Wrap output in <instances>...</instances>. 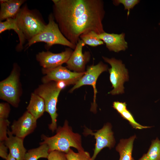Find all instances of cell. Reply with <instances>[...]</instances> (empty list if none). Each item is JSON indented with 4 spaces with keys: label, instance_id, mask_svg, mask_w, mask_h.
Returning <instances> with one entry per match:
<instances>
[{
    "label": "cell",
    "instance_id": "24",
    "mask_svg": "<svg viewBox=\"0 0 160 160\" xmlns=\"http://www.w3.org/2000/svg\"><path fill=\"white\" fill-rule=\"evenodd\" d=\"M119 114L124 119L127 120L132 127L135 129H142L151 127L142 126L136 122L132 114L127 109L124 110Z\"/></svg>",
    "mask_w": 160,
    "mask_h": 160
},
{
    "label": "cell",
    "instance_id": "25",
    "mask_svg": "<svg viewBox=\"0 0 160 160\" xmlns=\"http://www.w3.org/2000/svg\"><path fill=\"white\" fill-rule=\"evenodd\" d=\"M140 1L139 0H115L113 1V4L115 6H118L120 4H123L124 10H128L127 16H128L130 10L133 9Z\"/></svg>",
    "mask_w": 160,
    "mask_h": 160
},
{
    "label": "cell",
    "instance_id": "6",
    "mask_svg": "<svg viewBox=\"0 0 160 160\" xmlns=\"http://www.w3.org/2000/svg\"><path fill=\"white\" fill-rule=\"evenodd\" d=\"M20 68L14 64L9 75L0 82V98L15 107H18L22 94L20 81Z\"/></svg>",
    "mask_w": 160,
    "mask_h": 160
},
{
    "label": "cell",
    "instance_id": "16",
    "mask_svg": "<svg viewBox=\"0 0 160 160\" xmlns=\"http://www.w3.org/2000/svg\"><path fill=\"white\" fill-rule=\"evenodd\" d=\"M25 0H1L0 21L15 17Z\"/></svg>",
    "mask_w": 160,
    "mask_h": 160
},
{
    "label": "cell",
    "instance_id": "32",
    "mask_svg": "<svg viewBox=\"0 0 160 160\" xmlns=\"http://www.w3.org/2000/svg\"><path fill=\"white\" fill-rule=\"evenodd\" d=\"M6 160H16L15 158H13L10 153H9Z\"/></svg>",
    "mask_w": 160,
    "mask_h": 160
},
{
    "label": "cell",
    "instance_id": "17",
    "mask_svg": "<svg viewBox=\"0 0 160 160\" xmlns=\"http://www.w3.org/2000/svg\"><path fill=\"white\" fill-rule=\"evenodd\" d=\"M14 30L17 34L19 43L16 46V49L18 51L23 49V45L26 40L22 31L18 26L15 17L10 18L3 22H0V33L7 30Z\"/></svg>",
    "mask_w": 160,
    "mask_h": 160
},
{
    "label": "cell",
    "instance_id": "3",
    "mask_svg": "<svg viewBox=\"0 0 160 160\" xmlns=\"http://www.w3.org/2000/svg\"><path fill=\"white\" fill-rule=\"evenodd\" d=\"M15 18L28 41L43 31L47 25L39 13L29 9L26 4L20 8Z\"/></svg>",
    "mask_w": 160,
    "mask_h": 160
},
{
    "label": "cell",
    "instance_id": "19",
    "mask_svg": "<svg viewBox=\"0 0 160 160\" xmlns=\"http://www.w3.org/2000/svg\"><path fill=\"white\" fill-rule=\"evenodd\" d=\"M136 137L134 135L127 139H122L116 148L120 155L119 160H134L132 156L133 144Z\"/></svg>",
    "mask_w": 160,
    "mask_h": 160
},
{
    "label": "cell",
    "instance_id": "29",
    "mask_svg": "<svg viewBox=\"0 0 160 160\" xmlns=\"http://www.w3.org/2000/svg\"><path fill=\"white\" fill-rule=\"evenodd\" d=\"M113 107L119 114L127 109V104L125 102L114 101L113 104Z\"/></svg>",
    "mask_w": 160,
    "mask_h": 160
},
{
    "label": "cell",
    "instance_id": "15",
    "mask_svg": "<svg viewBox=\"0 0 160 160\" xmlns=\"http://www.w3.org/2000/svg\"><path fill=\"white\" fill-rule=\"evenodd\" d=\"M8 136L4 143L9 153L16 160H24L26 150L23 145L24 139L13 135L8 129Z\"/></svg>",
    "mask_w": 160,
    "mask_h": 160
},
{
    "label": "cell",
    "instance_id": "31",
    "mask_svg": "<svg viewBox=\"0 0 160 160\" xmlns=\"http://www.w3.org/2000/svg\"><path fill=\"white\" fill-rule=\"evenodd\" d=\"M139 160H150L146 154H144Z\"/></svg>",
    "mask_w": 160,
    "mask_h": 160
},
{
    "label": "cell",
    "instance_id": "28",
    "mask_svg": "<svg viewBox=\"0 0 160 160\" xmlns=\"http://www.w3.org/2000/svg\"><path fill=\"white\" fill-rule=\"evenodd\" d=\"M10 111L9 103H0V119H7Z\"/></svg>",
    "mask_w": 160,
    "mask_h": 160
},
{
    "label": "cell",
    "instance_id": "33",
    "mask_svg": "<svg viewBox=\"0 0 160 160\" xmlns=\"http://www.w3.org/2000/svg\"><path fill=\"white\" fill-rule=\"evenodd\" d=\"M159 25H160V23H159Z\"/></svg>",
    "mask_w": 160,
    "mask_h": 160
},
{
    "label": "cell",
    "instance_id": "11",
    "mask_svg": "<svg viewBox=\"0 0 160 160\" xmlns=\"http://www.w3.org/2000/svg\"><path fill=\"white\" fill-rule=\"evenodd\" d=\"M72 49L67 48L64 51L57 53L43 51L36 55V59L42 68H54L67 62L73 51Z\"/></svg>",
    "mask_w": 160,
    "mask_h": 160
},
{
    "label": "cell",
    "instance_id": "21",
    "mask_svg": "<svg viewBox=\"0 0 160 160\" xmlns=\"http://www.w3.org/2000/svg\"><path fill=\"white\" fill-rule=\"evenodd\" d=\"M99 35L95 32L91 31L81 34L80 36V39L85 44L91 47H96L104 43L100 39Z\"/></svg>",
    "mask_w": 160,
    "mask_h": 160
},
{
    "label": "cell",
    "instance_id": "8",
    "mask_svg": "<svg viewBox=\"0 0 160 160\" xmlns=\"http://www.w3.org/2000/svg\"><path fill=\"white\" fill-rule=\"evenodd\" d=\"M42 71L44 75L42 79L43 83L52 81H63L67 85L75 84L85 72H72L62 65L52 69L42 68Z\"/></svg>",
    "mask_w": 160,
    "mask_h": 160
},
{
    "label": "cell",
    "instance_id": "13",
    "mask_svg": "<svg viewBox=\"0 0 160 160\" xmlns=\"http://www.w3.org/2000/svg\"><path fill=\"white\" fill-rule=\"evenodd\" d=\"M37 120L26 111L17 120L14 121L11 126V132L14 135L24 139L36 128Z\"/></svg>",
    "mask_w": 160,
    "mask_h": 160
},
{
    "label": "cell",
    "instance_id": "18",
    "mask_svg": "<svg viewBox=\"0 0 160 160\" xmlns=\"http://www.w3.org/2000/svg\"><path fill=\"white\" fill-rule=\"evenodd\" d=\"M27 109L37 120L42 116L45 111L44 100L37 94L34 92L32 93Z\"/></svg>",
    "mask_w": 160,
    "mask_h": 160
},
{
    "label": "cell",
    "instance_id": "10",
    "mask_svg": "<svg viewBox=\"0 0 160 160\" xmlns=\"http://www.w3.org/2000/svg\"><path fill=\"white\" fill-rule=\"evenodd\" d=\"M111 129L110 123L106 124L102 128L95 132L88 128H85L84 134L94 136L96 140L94 153L90 160H95L97 154L103 148L108 147L110 149L114 147L115 141Z\"/></svg>",
    "mask_w": 160,
    "mask_h": 160
},
{
    "label": "cell",
    "instance_id": "27",
    "mask_svg": "<svg viewBox=\"0 0 160 160\" xmlns=\"http://www.w3.org/2000/svg\"><path fill=\"white\" fill-rule=\"evenodd\" d=\"M47 159L48 160H67L65 153L57 151L50 152Z\"/></svg>",
    "mask_w": 160,
    "mask_h": 160
},
{
    "label": "cell",
    "instance_id": "4",
    "mask_svg": "<svg viewBox=\"0 0 160 160\" xmlns=\"http://www.w3.org/2000/svg\"><path fill=\"white\" fill-rule=\"evenodd\" d=\"M28 41L25 46L26 49L32 45L39 42L45 43L47 49H49L55 44L66 46L74 49L76 46L63 35L52 13L49 15L48 23L44 30Z\"/></svg>",
    "mask_w": 160,
    "mask_h": 160
},
{
    "label": "cell",
    "instance_id": "14",
    "mask_svg": "<svg viewBox=\"0 0 160 160\" xmlns=\"http://www.w3.org/2000/svg\"><path fill=\"white\" fill-rule=\"evenodd\" d=\"M99 36L110 51L118 52L121 51H124L128 48V44L125 40L124 33L118 34L105 32L99 34Z\"/></svg>",
    "mask_w": 160,
    "mask_h": 160
},
{
    "label": "cell",
    "instance_id": "23",
    "mask_svg": "<svg viewBox=\"0 0 160 160\" xmlns=\"http://www.w3.org/2000/svg\"><path fill=\"white\" fill-rule=\"evenodd\" d=\"M66 156L67 160H90L91 158L87 151H84L76 153L71 149L66 153Z\"/></svg>",
    "mask_w": 160,
    "mask_h": 160
},
{
    "label": "cell",
    "instance_id": "7",
    "mask_svg": "<svg viewBox=\"0 0 160 160\" xmlns=\"http://www.w3.org/2000/svg\"><path fill=\"white\" fill-rule=\"evenodd\" d=\"M102 58L111 67L108 71L110 80L113 89L108 93L114 95L124 93V83L129 79L128 70L124 65L121 60L114 58H109L103 56Z\"/></svg>",
    "mask_w": 160,
    "mask_h": 160
},
{
    "label": "cell",
    "instance_id": "12",
    "mask_svg": "<svg viewBox=\"0 0 160 160\" xmlns=\"http://www.w3.org/2000/svg\"><path fill=\"white\" fill-rule=\"evenodd\" d=\"M85 44L79 39L70 57L66 63V68L69 70L77 72H84L86 64L89 61L90 57L89 51L82 52Z\"/></svg>",
    "mask_w": 160,
    "mask_h": 160
},
{
    "label": "cell",
    "instance_id": "9",
    "mask_svg": "<svg viewBox=\"0 0 160 160\" xmlns=\"http://www.w3.org/2000/svg\"><path fill=\"white\" fill-rule=\"evenodd\" d=\"M108 69L107 65L100 62L96 65L88 66L87 71L80 79L74 84L70 90V92L81 86L85 85H90L93 88L94 92V101L91 110L95 112L96 111L97 106L96 104V96L97 92L96 88V81L100 75L103 72L106 71Z\"/></svg>",
    "mask_w": 160,
    "mask_h": 160
},
{
    "label": "cell",
    "instance_id": "2",
    "mask_svg": "<svg viewBox=\"0 0 160 160\" xmlns=\"http://www.w3.org/2000/svg\"><path fill=\"white\" fill-rule=\"evenodd\" d=\"M41 138L43 141L39 143L40 145L47 144L49 148V153L57 151L66 153L71 147L76 148L78 152L84 151L81 145V136L73 131L66 120L63 126L57 128L55 135L49 137L42 134Z\"/></svg>",
    "mask_w": 160,
    "mask_h": 160
},
{
    "label": "cell",
    "instance_id": "1",
    "mask_svg": "<svg viewBox=\"0 0 160 160\" xmlns=\"http://www.w3.org/2000/svg\"><path fill=\"white\" fill-rule=\"evenodd\" d=\"M52 13L64 36L76 45L80 36L93 31L105 32L103 21L105 15L102 0H52Z\"/></svg>",
    "mask_w": 160,
    "mask_h": 160
},
{
    "label": "cell",
    "instance_id": "26",
    "mask_svg": "<svg viewBox=\"0 0 160 160\" xmlns=\"http://www.w3.org/2000/svg\"><path fill=\"white\" fill-rule=\"evenodd\" d=\"M10 122L7 119H0V141H4L7 137L8 128Z\"/></svg>",
    "mask_w": 160,
    "mask_h": 160
},
{
    "label": "cell",
    "instance_id": "5",
    "mask_svg": "<svg viewBox=\"0 0 160 160\" xmlns=\"http://www.w3.org/2000/svg\"><path fill=\"white\" fill-rule=\"evenodd\" d=\"M62 89L58 85L57 82L50 81L39 85L34 93L41 97L44 100L45 111L51 117V123L48 125V128L52 132L57 129V104L59 94Z\"/></svg>",
    "mask_w": 160,
    "mask_h": 160
},
{
    "label": "cell",
    "instance_id": "22",
    "mask_svg": "<svg viewBox=\"0 0 160 160\" xmlns=\"http://www.w3.org/2000/svg\"><path fill=\"white\" fill-rule=\"evenodd\" d=\"M146 154L150 160H160V140L158 137L152 140Z\"/></svg>",
    "mask_w": 160,
    "mask_h": 160
},
{
    "label": "cell",
    "instance_id": "20",
    "mask_svg": "<svg viewBox=\"0 0 160 160\" xmlns=\"http://www.w3.org/2000/svg\"><path fill=\"white\" fill-rule=\"evenodd\" d=\"M49 153V148L46 144L40 145L39 147L28 150L24 160H38L40 158H47Z\"/></svg>",
    "mask_w": 160,
    "mask_h": 160
},
{
    "label": "cell",
    "instance_id": "30",
    "mask_svg": "<svg viewBox=\"0 0 160 160\" xmlns=\"http://www.w3.org/2000/svg\"><path fill=\"white\" fill-rule=\"evenodd\" d=\"M7 147L5 145L4 141L0 142V156L2 159L7 160L9 154L7 153Z\"/></svg>",
    "mask_w": 160,
    "mask_h": 160
}]
</instances>
